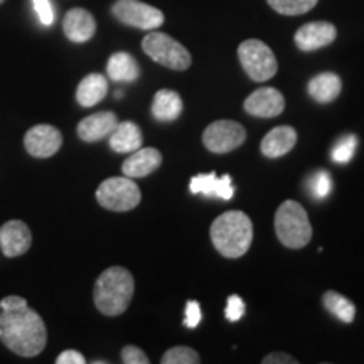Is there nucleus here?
Listing matches in <instances>:
<instances>
[{"mask_svg": "<svg viewBox=\"0 0 364 364\" xmlns=\"http://www.w3.org/2000/svg\"><path fill=\"white\" fill-rule=\"evenodd\" d=\"M0 341L14 354L34 358L44 351L48 329L43 317L19 295L0 300Z\"/></svg>", "mask_w": 364, "mask_h": 364, "instance_id": "1", "label": "nucleus"}, {"mask_svg": "<svg viewBox=\"0 0 364 364\" xmlns=\"http://www.w3.org/2000/svg\"><path fill=\"white\" fill-rule=\"evenodd\" d=\"M135 292V280L124 267H110L98 277L93 289L95 306L103 316L118 317L129 309Z\"/></svg>", "mask_w": 364, "mask_h": 364, "instance_id": "2", "label": "nucleus"}, {"mask_svg": "<svg viewBox=\"0 0 364 364\" xmlns=\"http://www.w3.org/2000/svg\"><path fill=\"white\" fill-rule=\"evenodd\" d=\"M211 241L225 258H240L253 241L252 220L243 211H228L211 225Z\"/></svg>", "mask_w": 364, "mask_h": 364, "instance_id": "3", "label": "nucleus"}, {"mask_svg": "<svg viewBox=\"0 0 364 364\" xmlns=\"http://www.w3.org/2000/svg\"><path fill=\"white\" fill-rule=\"evenodd\" d=\"M275 231L280 243L290 250L307 247L312 240V226L307 211L297 201L280 204L275 215Z\"/></svg>", "mask_w": 364, "mask_h": 364, "instance_id": "4", "label": "nucleus"}, {"mask_svg": "<svg viewBox=\"0 0 364 364\" xmlns=\"http://www.w3.org/2000/svg\"><path fill=\"white\" fill-rule=\"evenodd\" d=\"M142 49L157 65L169 68L172 71H186L193 63L188 49L169 34L150 31L142 39Z\"/></svg>", "mask_w": 364, "mask_h": 364, "instance_id": "5", "label": "nucleus"}, {"mask_svg": "<svg viewBox=\"0 0 364 364\" xmlns=\"http://www.w3.org/2000/svg\"><path fill=\"white\" fill-rule=\"evenodd\" d=\"M97 201L102 208L115 213H127L139 206L142 193L130 177H110L97 189Z\"/></svg>", "mask_w": 364, "mask_h": 364, "instance_id": "6", "label": "nucleus"}, {"mask_svg": "<svg viewBox=\"0 0 364 364\" xmlns=\"http://www.w3.org/2000/svg\"><path fill=\"white\" fill-rule=\"evenodd\" d=\"M238 59L250 80L263 83L279 71L275 54L260 39H247L238 46Z\"/></svg>", "mask_w": 364, "mask_h": 364, "instance_id": "7", "label": "nucleus"}, {"mask_svg": "<svg viewBox=\"0 0 364 364\" xmlns=\"http://www.w3.org/2000/svg\"><path fill=\"white\" fill-rule=\"evenodd\" d=\"M112 16L124 26L140 31H156L166 21L162 11L140 0H117L112 6Z\"/></svg>", "mask_w": 364, "mask_h": 364, "instance_id": "8", "label": "nucleus"}, {"mask_svg": "<svg viewBox=\"0 0 364 364\" xmlns=\"http://www.w3.org/2000/svg\"><path fill=\"white\" fill-rule=\"evenodd\" d=\"M247 140V130L233 120H218L204 130L203 144L213 154L233 152Z\"/></svg>", "mask_w": 364, "mask_h": 364, "instance_id": "9", "label": "nucleus"}, {"mask_svg": "<svg viewBox=\"0 0 364 364\" xmlns=\"http://www.w3.org/2000/svg\"><path fill=\"white\" fill-rule=\"evenodd\" d=\"M63 145V134L53 125H36L24 135V147L29 156L49 159Z\"/></svg>", "mask_w": 364, "mask_h": 364, "instance_id": "10", "label": "nucleus"}, {"mask_svg": "<svg viewBox=\"0 0 364 364\" xmlns=\"http://www.w3.org/2000/svg\"><path fill=\"white\" fill-rule=\"evenodd\" d=\"M31 245H33V233L24 221L11 220L0 226V250L4 257H21L29 252Z\"/></svg>", "mask_w": 364, "mask_h": 364, "instance_id": "11", "label": "nucleus"}, {"mask_svg": "<svg viewBox=\"0 0 364 364\" xmlns=\"http://www.w3.org/2000/svg\"><path fill=\"white\" fill-rule=\"evenodd\" d=\"M336 38H338V29H336L334 24L326 21H317L300 27L295 33V44H297L300 51L311 53L332 44Z\"/></svg>", "mask_w": 364, "mask_h": 364, "instance_id": "12", "label": "nucleus"}, {"mask_svg": "<svg viewBox=\"0 0 364 364\" xmlns=\"http://www.w3.org/2000/svg\"><path fill=\"white\" fill-rule=\"evenodd\" d=\"M245 110L250 115L260 118H273L279 117L285 110V98L277 88L267 86V88H258L253 91L243 103Z\"/></svg>", "mask_w": 364, "mask_h": 364, "instance_id": "13", "label": "nucleus"}, {"mask_svg": "<svg viewBox=\"0 0 364 364\" xmlns=\"http://www.w3.org/2000/svg\"><path fill=\"white\" fill-rule=\"evenodd\" d=\"M63 31L71 43H88L97 33V21L90 11L83 7H75L66 12L65 21H63Z\"/></svg>", "mask_w": 364, "mask_h": 364, "instance_id": "14", "label": "nucleus"}, {"mask_svg": "<svg viewBox=\"0 0 364 364\" xmlns=\"http://www.w3.org/2000/svg\"><path fill=\"white\" fill-rule=\"evenodd\" d=\"M162 164V154L154 147H140L132 152L130 157L125 159L122 164V172L130 179H140L156 172Z\"/></svg>", "mask_w": 364, "mask_h": 364, "instance_id": "15", "label": "nucleus"}, {"mask_svg": "<svg viewBox=\"0 0 364 364\" xmlns=\"http://www.w3.org/2000/svg\"><path fill=\"white\" fill-rule=\"evenodd\" d=\"M118 125L117 115L112 112H98L93 115L83 118L78 124V136L83 142L93 144L98 140L108 139L115 127Z\"/></svg>", "mask_w": 364, "mask_h": 364, "instance_id": "16", "label": "nucleus"}, {"mask_svg": "<svg viewBox=\"0 0 364 364\" xmlns=\"http://www.w3.org/2000/svg\"><path fill=\"white\" fill-rule=\"evenodd\" d=\"M189 189L193 194H204V196H215V198H221L228 201L233 198L235 186L231 182V177L225 174L218 179L215 172L209 174H198L191 177Z\"/></svg>", "mask_w": 364, "mask_h": 364, "instance_id": "17", "label": "nucleus"}, {"mask_svg": "<svg viewBox=\"0 0 364 364\" xmlns=\"http://www.w3.org/2000/svg\"><path fill=\"white\" fill-rule=\"evenodd\" d=\"M295 144H297V132L294 127H275L262 140V154L270 159L287 156L295 147Z\"/></svg>", "mask_w": 364, "mask_h": 364, "instance_id": "18", "label": "nucleus"}, {"mask_svg": "<svg viewBox=\"0 0 364 364\" xmlns=\"http://www.w3.org/2000/svg\"><path fill=\"white\" fill-rule=\"evenodd\" d=\"M144 136L134 122H122L108 136L110 149L117 154H132L142 147Z\"/></svg>", "mask_w": 364, "mask_h": 364, "instance_id": "19", "label": "nucleus"}, {"mask_svg": "<svg viewBox=\"0 0 364 364\" xmlns=\"http://www.w3.org/2000/svg\"><path fill=\"white\" fill-rule=\"evenodd\" d=\"M108 95V80L100 73H91L80 81L76 90V102L81 107L91 108L98 105Z\"/></svg>", "mask_w": 364, "mask_h": 364, "instance_id": "20", "label": "nucleus"}, {"mask_svg": "<svg viewBox=\"0 0 364 364\" xmlns=\"http://www.w3.org/2000/svg\"><path fill=\"white\" fill-rule=\"evenodd\" d=\"M108 78L117 83H134L140 76V66L129 53H115L108 59Z\"/></svg>", "mask_w": 364, "mask_h": 364, "instance_id": "21", "label": "nucleus"}, {"mask_svg": "<svg viewBox=\"0 0 364 364\" xmlns=\"http://www.w3.org/2000/svg\"><path fill=\"white\" fill-rule=\"evenodd\" d=\"M309 95L318 103H331L341 95L343 81L336 73H321L309 81Z\"/></svg>", "mask_w": 364, "mask_h": 364, "instance_id": "22", "label": "nucleus"}, {"mask_svg": "<svg viewBox=\"0 0 364 364\" xmlns=\"http://www.w3.org/2000/svg\"><path fill=\"white\" fill-rule=\"evenodd\" d=\"M182 113V98L172 90H159L152 102V115L159 122H172Z\"/></svg>", "mask_w": 364, "mask_h": 364, "instance_id": "23", "label": "nucleus"}, {"mask_svg": "<svg viewBox=\"0 0 364 364\" xmlns=\"http://www.w3.org/2000/svg\"><path fill=\"white\" fill-rule=\"evenodd\" d=\"M322 302H324L326 311H329L332 316H336L339 321L346 322V324H351L354 317H356V306H354L351 300L334 292V290H327L322 295Z\"/></svg>", "mask_w": 364, "mask_h": 364, "instance_id": "24", "label": "nucleus"}, {"mask_svg": "<svg viewBox=\"0 0 364 364\" xmlns=\"http://www.w3.org/2000/svg\"><path fill=\"white\" fill-rule=\"evenodd\" d=\"M268 6L282 16H302L312 11L318 0H267Z\"/></svg>", "mask_w": 364, "mask_h": 364, "instance_id": "25", "label": "nucleus"}, {"mask_svg": "<svg viewBox=\"0 0 364 364\" xmlns=\"http://www.w3.org/2000/svg\"><path fill=\"white\" fill-rule=\"evenodd\" d=\"M162 364H198L201 363L199 354L194 351L193 348L188 346H177V348H171L169 351L164 353L161 359Z\"/></svg>", "mask_w": 364, "mask_h": 364, "instance_id": "26", "label": "nucleus"}, {"mask_svg": "<svg viewBox=\"0 0 364 364\" xmlns=\"http://www.w3.org/2000/svg\"><path fill=\"white\" fill-rule=\"evenodd\" d=\"M358 147V136L356 135H346L338 140V144L332 147V161L338 164H348L354 157Z\"/></svg>", "mask_w": 364, "mask_h": 364, "instance_id": "27", "label": "nucleus"}, {"mask_svg": "<svg viewBox=\"0 0 364 364\" xmlns=\"http://www.w3.org/2000/svg\"><path fill=\"white\" fill-rule=\"evenodd\" d=\"M245 311H247V307H245L243 299L238 297V295H230V297H228L226 311H225V316L228 321L230 322L240 321V318L243 317Z\"/></svg>", "mask_w": 364, "mask_h": 364, "instance_id": "28", "label": "nucleus"}, {"mask_svg": "<svg viewBox=\"0 0 364 364\" xmlns=\"http://www.w3.org/2000/svg\"><path fill=\"white\" fill-rule=\"evenodd\" d=\"M331 176L329 172L318 171L316 176H314L312 182V193L317 196V198H326L331 193Z\"/></svg>", "mask_w": 364, "mask_h": 364, "instance_id": "29", "label": "nucleus"}, {"mask_svg": "<svg viewBox=\"0 0 364 364\" xmlns=\"http://www.w3.org/2000/svg\"><path fill=\"white\" fill-rule=\"evenodd\" d=\"M122 361L125 364H149L150 359L142 349L136 346H125L122 349Z\"/></svg>", "mask_w": 364, "mask_h": 364, "instance_id": "30", "label": "nucleus"}, {"mask_svg": "<svg viewBox=\"0 0 364 364\" xmlns=\"http://www.w3.org/2000/svg\"><path fill=\"white\" fill-rule=\"evenodd\" d=\"M34 11L38 14L39 21L43 22L44 26H51L54 22V11L51 7V2L49 0H33Z\"/></svg>", "mask_w": 364, "mask_h": 364, "instance_id": "31", "label": "nucleus"}, {"mask_svg": "<svg viewBox=\"0 0 364 364\" xmlns=\"http://www.w3.org/2000/svg\"><path fill=\"white\" fill-rule=\"evenodd\" d=\"M201 307H199V302L196 300H189L188 306H186V318H184V326L189 327V329H196L201 322Z\"/></svg>", "mask_w": 364, "mask_h": 364, "instance_id": "32", "label": "nucleus"}, {"mask_svg": "<svg viewBox=\"0 0 364 364\" xmlns=\"http://www.w3.org/2000/svg\"><path fill=\"white\" fill-rule=\"evenodd\" d=\"M86 359L81 353L75 351V349H68V351L61 353L56 358V364H85Z\"/></svg>", "mask_w": 364, "mask_h": 364, "instance_id": "33", "label": "nucleus"}, {"mask_svg": "<svg viewBox=\"0 0 364 364\" xmlns=\"http://www.w3.org/2000/svg\"><path fill=\"white\" fill-rule=\"evenodd\" d=\"M263 364H297V359H294L290 354L285 353H273L263 358Z\"/></svg>", "mask_w": 364, "mask_h": 364, "instance_id": "34", "label": "nucleus"}, {"mask_svg": "<svg viewBox=\"0 0 364 364\" xmlns=\"http://www.w3.org/2000/svg\"><path fill=\"white\" fill-rule=\"evenodd\" d=\"M4 2H6V0H0V6H2V4H4Z\"/></svg>", "mask_w": 364, "mask_h": 364, "instance_id": "35", "label": "nucleus"}]
</instances>
